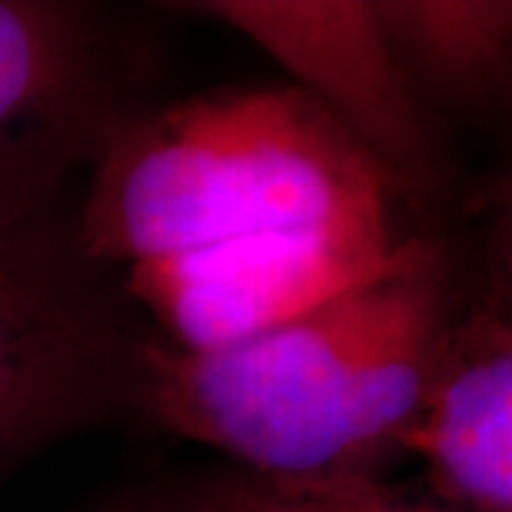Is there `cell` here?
Instances as JSON below:
<instances>
[{"label": "cell", "mask_w": 512, "mask_h": 512, "mask_svg": "<svg viewBox=\"0 0 512 512\" xmlns=\"http://www.w3.org/2000/svg\"><path fill=\"white\" fill-rule=\"evenodd\" d=\"M419 90H479L512 70V0H380Z\"/></svg>", "instance_id": "7"}, {"label": "cell", "mask_w": 512, "mask_h": 512, "mask_svg": "<svg viewBox=\"0 0 512 512\" xmlns=\"http://www.w3.org/2000/svg\"><path fill=\"white\" fill-rule=\"evenodd\" d=\"M406 463L439 503L512 512V293L456 316Z\"/></svg>", "instance_id": "6"}, {"label": "cell", "mask_w": 512, "mask_h": 512, "mask_svg": "<svg viewBox=\"0 0 512 512\" xmlns=\"http://www.w3.org/2000/svg\"><path fill=\"white\" fill-rule=\"evenodd\" d=\"M133 74L107 10L0 0V217L77 197L74 180L143 107Z\"/></svg>", "instance_id": "4"}, {"label": "cell", "mask_w": 512, "mask_h": 512, "mask_svg": "<svg viewBox=\"0 0 512 512\" xmlns=\"http://www.w3.org/2000/svg\"><path fill=\"white\" fill-rule=\"evenodd\" d=\"M403 183L290 84L143 104L77 187L87 256L173 350H220L373 280L413 243Z\"/></svg>", "instance_id": "1"}, {"label": "cell", "mask_w": 512, "mask_h": 512, "mask_svg": "<svg viewBox=\"0 0 512 512\" xmlns=\"http://www.w3.org/2000/svg\"><path fill=\"white\" fill-rule=\"evenodd\" d=\"M173 512H469L416 503L386 483H276L227 469L170 496Z\"/></svg>", "instance_id": "8"}, {"label": "cell", "mask_w": 512, "mask_h": 512, "mask_svg": "<svg viewBox=\"0 0 512 512\" xmlns=\"http://www.w3.org/2000/svg\"><path fill=\"white\" fill-rule=\"evenodd\" d=\"M453 276L413 243L373 280L220 350L147 330L133 413L276 483H383L406 459L456 326Z\"/></svg>", "instance_id": "2"}, {"label": "cell", "mask_w": 512, "mask_h": 512, "mask_svg": "<svg viewBox=\"0 0 512 512\" xmlns=\"http://www.w3.org/2000/svg\"><path fill=\"white\" fill-rule=\"evenodd\" d=\"M74 200L0 217V476L133 413L147 326L77 237Z\"/></svg>", "instance_id": "3"}, {"label": "cell", "mask_w": 512, "mask_h": 512, "mask_svg": "<svg viewBox=\"0 0 512 512\" xmlns=\"http://www.w3.org/2000/svg\"><path fill=\"white\" fill-rule=\"evenodd\" d=\"M100 512H173L170 496H127L104 506Z\"/></svg>", "instance_id": "9"}, {"label": "cell", "mask_w": 512, "mask_h": 512, "mask_svg": "<svg viewBox=\"0 0 512 512\" xmlns=\"http://www.w3.org/2000/svg\"><path fill=\"white\" fill-rule=\"evenodd\" d=\"M177 10L263 50L286 84L373 150L403 187L433 167L423 90L389 34L380 0H213Z\"/></svg>", "instance_id": "5"}]
</instances>
